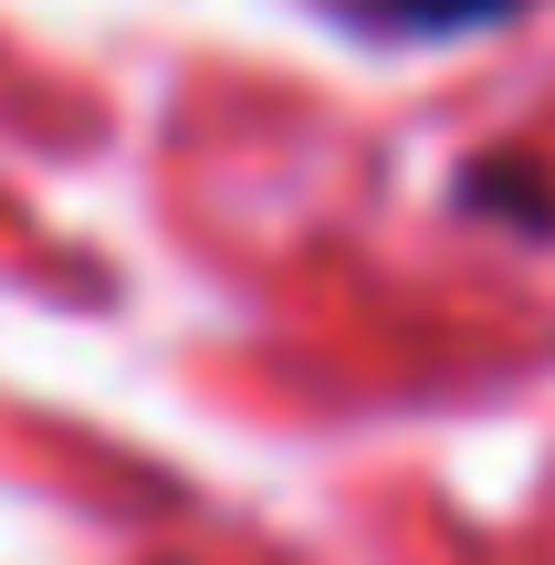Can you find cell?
Segmentation results:
<instances>
[{
    "label": "cell",
    "instance_id": "6da1fadb",
    "mask_svg": "<svg viewBox=\"0 0 555 565\" xmlns=\"http://www.w3.org/2000/svg\"><path fill=\"white\" fill-rule=\"evenodd\" d=\"M346 32L367 42H461V32H493V21H514L524 0H325Z\"/></svg>",
    "mask_w": 555,
    "mask_h": 565
}]
</instances>
